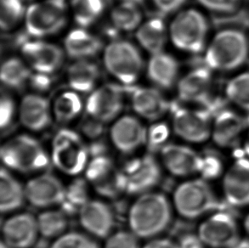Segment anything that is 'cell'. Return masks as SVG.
Masks as SVG:
<instances>
[{
  "label": "cell",
  "instance_id": "1",
  "mask_svg": "<svg viewBox=\"0 0 249 248\" xmlns=\"http://www.w3.org/2000/svg\"><path fill=\"white\" fill-rule=\"evenodd\" d=\"M171 206L164 195L158 192L142 194L128 213V225L138 238L160 235L171 222Z\"/></svg>",
  "mask_w": 249,
  "mask_h": 248
},
{
  "label": "cell",
  "instance_id": "2",
  "mask_svg": "<svg viewBox=\"0 0 249 248\" xmlns=\"http://www.w3.org/2000/svg\"><path fill=\"white\" fill-rule=\"evenodd\" d=\"M0 156L6 168L22 174L43 171L51 161L40 142L27 134L7 141L1 147Z\"/></svg>",
  "mask_w": 249,
  "mask_h": 248
},
{
  "label": "cell",
  "instance_id": "3",
  "mask_svg": "<svg viewBox=\"0 0 249 248\" xmlns=\"http://www.w3.org/2000/svg\"><path fill=\"white\" fill-rule=\"evenodd\" d=\"M249 51V41L243 32L236 29L221 31L216 34L206 51V67L210 70H234L246 61Z\"/></svg>",
  "mask_w": 249,
  "mask_h": 248
},
{
  "label": "cell",
  "instance_id": "4",
  "mask_svg": "<svg viewBox=\"0 0 249 248\" xmlns=\"http://www.w3.org/2000/svg\"><path fill=\"white\" fill-rule=\"evenodd\" d=\"M89 146L79 134L63 128L54 135L51 146V161L65 175H78L89 163Z\"/></svg>",
  "mask_w": 249,
  "mask_h": 248
},
{
  "label": "cell",
  "instance_id": "5",
  "mask_svg": "<svg viewBox=\"0 0 249 248\" xmlns=\"http://www.w3.org/2000/svg\"><path fill=\"white\" fill-rule=\"evenodd\" d=\"M174 205L182 217L191 219L219 208L215 195L203 179L189 180L178 185L174 193Z\"/></svg>",
  "mask_w": 249,
  "mask_h": 248
},
{
  "label": "cell",
  "instance_id": "6",
  "mask_svg": "<svg viewBox=\"0 0 249 248\" xmlns=\"http://www.w3.org/2000/svg\"><path fill=\"white\" fill-rule=\"evenodd\" d=\"M208 29L205 17L199 11L185 10L178 14L172 22V42L180 51L197 54L204 48Z\"/></svg>",
  "mask_w": 249,
  "mask_h": 248
},
{
  "label": "cell",
  "instance_id": "7",
  "mask_svg": "<svg viewBox=\"0 0 249 248\" xmlns=\"http://www.w3.org/2000/svg\"><path fill=\"white\" fill-rule=\"evenodd\" d=\"M104 62L108 71L128 86L137 81L143 67L138 50L127 41L109 44L105 50Z\"/></svg>",
  "mask_w": 249,
  "mask_h": 248
},
{
  "label": "cell",
  "instance_id": "8",
  "mask_svg": "<svg viewBox=\"0 0 249 248\" xmlns=\"http://www.w3.org/2000/svg\"><path fill=\"white\" fill-rule=\"evenodd\" d=\"M26 28L31 36L43 37L56 34L67 22L64 0H45L32 4L26 12Z\"/></svg>",
  "mask_w": 249,
  "mask_h": 248
},
{
  "label": "cell",
  "instance_id": "9",
  "mask_svg": "<svg viewBox=\"0 0 249 248\" xmlns=\"http://www.w3.org/2000/svg\"><path fill=\"white\" fill-rule=\"evenodd\" d=\"M173 128L175 134L184 141L201 143L212 134L211 112L206 108L192 109L171 105Z\"/></svg>",
  "mask_w": 249,
  "mask_h": 248
},
{
  "label": "cell",
  "instance_id": "10",
  "mask_svg": "<svg viewBox=\"0 0 249 248\" xmlns=\"http://www.w3.org/2000/svg\"><path fill=\"white\" fill-rule=\"evenodd\" d=\"M125 180V190L128 194H145L159 185L162 169L152 155L145 154L135 158L122 169Z\"/></svg>",
  "mask_w": 249,
  "mask_h": 248
},
{
  "label": "cell",
  "instance_id": "11",
  "mask_svg": "<svg viewBox=\"0 0 249 248\" xmlns=\"http://www.w3.org/2000/svg\"><path fill=\"white\" fill-rule=\"evenodd\" d=\"M202 243L213 248H231L239 241V230L232 215L219 212L203 222L198 229Z\"/></svg>",
  "mask_w": 249,
  "mask_h": 248
},
{
  "label": "cell",
  "instance_id": "12",
  "mask_svg": "<svg viewBox=\"0 0 249 248\" xmlns=\"http://www.w3.org/2000/svg\"><path fill=\"white\" fill-rule=\"evenodd\" d=\"M124 89L117 85L99 88L88 98V115L104 124L114 120L124 107Z\"/></svg>",
  "mask_w": 249,
  "mask_h": 248
},
{
  "label": "cell",
  "instance_id": "13",
  "mask_svg": "<svg viewBox=\"0 0 249 248\" xmlns=\"http://www.w3.org/2000/svg\"><path fill=\"white\" fill-rule=\"evenodd\" d=\"M66 187L61 180L51 174L34 177L25 186L26 199L36 208H49L61 205L64 200Z\"/></svg>",
  "mask_w": 249,
  "mask_h": 248
},
{
  "label": "cell",
  "instance_id": "14",
  "mask_svg": "<svg viewBox=\"0 0 249 248\" xmlns=\"http://www.w3.org/2000/svg\"><path fill=\"white\" fill-rule=\"evenodd\" d=\"M213 76L209 67H197L179 81L178 93L179 100L187 103H198L209 110Z\"/></svg>",
  "mask_w": 249,
  "mask_h": 248
},
{
  "label": "cell",
  "instance_id": "15",
  "mask_svg": "<svg viewBox=\"0 0 249 248\" xmlns=\"http://www.w3.org/2000/svg\"><path fill=\"white\" fill-rule=\"evenodd\" d=\"M162 164L170 174L184 177L201 171L202 158L191 148L167 144L161 148Z\"/></svg>",
  "mask_w": 249,
  "mask_h": 248
},
{
  "label": "cell",
  "instance_id": "16",
  "mask_svg": "<svg viewBox=\"0 0 249 248\" xmlns=\"http://www.w3.org/2000/svg\"><path fill=\"white\" fill-rule=\"evenodd\" d=\"M21 53L37 72L51 74L61 67L63 52L55 44L43 41H27L21 45Z\"/></svg>",
  "mask_w": 249,
  "mask_h": 248
},
{
  "label": "cell",
  "instance_id": "17",
  "mask_svg": "<svg viewBox=\"0 0 249 248\" xmlns=\"http://www.w3.org/2000/svg\"><path fill=\"white\" fill-rule=\"evenodd\" d=\"M3 242L11 248H29L37 235V218L30 213H20L8 218L2 228Z\"/></svg>",
  "mask_w": 249,
  "mask_h": 248
},
{
  "label": "cell",
  "instance_id": "18",
  "mask_svg": "<svg viewBox=\"0 0 249 248\" xmlns=\"http://www.w3.org/2000/svg\"><path fill=\"white\" fill-rule=\"evenodd\" d=\"M110 135L116 149L122 153L128 154L145 144L147 130L137 118L124 116L112 125Z\"/></svg>",
  "mask_w": 249,
  "mask_h": 248
},
{
  "label": "cell",
  "instance_id": "19",
  "mask_svg": "<svg viewBox=\"0 0 249 248\" xmlns=\"http://www.w3.org/2000/svg\"><path fill=\"white\" fill-rule=\"evenodd\" d=\"M78 218L83 228L98 238L109 237L114 227L113 212L103 201L89 200L78 213Z\"/></svg>",
  "mask_w": 249,
  "mask_h": 248
},
{
  "label": "cell",
  "instance_id": "20",
  "mask_svg": "<svg viewBox=\"0 0 249 248\" xmlns=\"http://www.w3.org/2000/svg\"><path fill=\"white\" fill-rule=\"evenodd\" d=\"M224 192L226 201L235 207L249 205V160H236L224 178Z\"/></svg>",
  "mask_w": 249,
  "mask_h": 248
},
{
  "label": "cell",
  "instance_id": "21",
  "mask_svg": "<svg viewBox=\"0 0 249 248\" xmlns=\"http://www.w3.org/2000/svg\"><path fill=\"white\" fill-rule=\"evenodd\" d=\"M125 91L131 94L132 106L135 112L150 121L159 120L171 107V105L155 89L130 86Z\"/></svg>",
  "mask_w": 249,
  "mask_h": 248
},
{
  "label": "cell",
  "instance_id": "22",
  "mask_svg": "<svg viewBox=\"0 0 249 248\" xmlns=\"http://www.w3.org/2000/svg\"><path fill=\"white\" fill-rule=\"evenodd\" d=\"M248 124L249 121L236 112L222 110L216 114L213 124V139L220 147H233L239 142Z\"/></svg>",
  "mask_w": 249,
  "mask_h": 248
},
{
  "label": "cell",
  "instance_id": "23",
  "mask_svg": "<svg viewBox=\"0 0 249 248\" xmlns=\"http://www.w3.org/2000/svg\"><path fill=\"white\" fill-rule=\"evenodd\" d=\"M20 119L29 130L42 131L51 124L50 104L45 98L37 94H28L20 106Z\"/></svg>",
  "mask_w": 249,
  "mask_h": 248
},
{
  "label": "cell",
  "instance_id": "24",
  "mask_svg": "<svg viewBox=\"0 0 249 248\" xmlns=\"http://www.w3.org/2000/svg\"><path fill=\"white\" fill-rule=\"evenodd\" d=\"M101 48V39L84 29L71 31L65 39V49L68 55L78 61L96 55Z\"/></svg>",
  "mask_w": 249,
  "mask_h": 248
},
{
  "label": "cell",
  "instance_id": "25",
  "mask_svg": "<svg viewBox=\"0 0 249 248\" xmlns=\"http://www.w3.org/2000/svg\"><path fill=\"white\" fill-rule=\"evenodd\" d=\"M178 71V62L175 58L162 52L152 54L147 67L149 78L156 85L163 89H169L173 86Z\"/></svg>",
  "mask_w": 249,
  "mask_h": 248
},
{
  "label": "cell",
  "instance_id": "26",
  "mask_svg": "<svg viewBox=\"0 0 249 248\" xmlns=\"http://www.w3.org/2000/svg\"><path fill=\"white\" fill-rule=\"evenodd\" d=\"M26 199L25 187L5 168L0 173V209L10 213L22 207Z\"/></svg>",
  "mask_w": 249,
  "mask_h": 248
},
{
  "label": "cell",
  "instance_id": "27",
  "mask_svg": "<svg viewBox=\"0 0 249 248\" xmlns=\"http://www.w3.org/2000/svg\"><path fill=\"white\" fill-rule=\"evenodd\" d=\"M99 77L100 70L97 65L86 60L75 62L68 69V83L71 89L77 92H90Z\"/></svg>",
  "mask_w": 249,
  "mask_h": 248
},
{
  "label": "cell",
  "instance_id": "28",
  "mask_svg": "<svg viewBox=\"0 0 249 248\" xmlns=\"http://www.w3.org/2000/svg\"><path fill=\"white\" fill-rule=\"evenodd\" d=\"M136 37L145 51L152 54L161 53L167 39L164 21L160 18H152L147 20L139 28Z\"/></svg>",
  "mask_w": 249,
  "mask_h": 248
},
{
  "label": "cell",
  "instance_id": "29",
  "mask_svg": "<svg viewBox=\"0 0 249 248\" xmlns=\"http://www.w3.org/2000/svg\"><path fill=\"white\" fill-rule=\"evenodd\" d=\"M38 231L45 238H55L64 235L68 228L67 214L63 211L49 210L41 213L37 218Z\"/></svg>",
  "mask_w": 249,
  "mask_h": 248
},
{
  "label": "cell",
  "instance_id": "30",
  "mask_svg": "<svg viewBox=\"0 0 249 248\" xmlns=\"http://www.w3.org/2000/svg\"><path fill=\"white\" fill-rule=\"evenodd\" d=\"M106 4V0H72L75 21L80 27H89L101 17Z\"/></svg>",
  "mask_w": 249,
  "mask_h": 248
},
{
  "label": "cell",
  "instance_id": "31",
  "mask_svg": "<svg viewBox=\"0 0 249 248\" xmlns=\"http://www.w3.org/2000/svg\"><path fill=\"white\" fill-rule=\"evenodd\" d=\"M111 17L118 30L130 32L136 29L142 22V14L137 4L122 2L113 9Z\"/></svg>",
  "mask_w": 249,
  "mask_h": 248
},
{
  "label": "cell",
  "instance_id": "32",
  "mask_svg": "<svg viewBox=\"0 0 249 248\" xmlns=\"http://www.w3.org/2000/svg\"><path fill=\"white\" fill-rule=\"evenodd\" d=\"M89 201L87 183L84 179L77 178L66 188L61 209L67 215L78 213Z\"/></svg>",
  "mask_w": 249,
  "mask_h": 248
},
{
  "label": "cell",
  "instance_id": "33",
  "mask_svg": "<svg viewBox=\"0 0 249 248\" xmlns=\"http://www.w3.org/2000/svg\"><path fill=\"white\" fill-rule=\"evenodd\" d=\"M32 76L30 70L17 58L7 60L1 68V81L7 87L20 89L23 87Z\"/></svg>",
  "mask_w": 249,
  "mask_h": 248
},
{
  "label": "cell",
  "instance_id": "34",
  "mask_svg": "<svg viewBox=\"0 0 249 248\" xmlns=\"http://www.w3.org/2000/svg\"><path fill=\"white\" fill-rule=\"evenodd\" d=\"M82 108L83 103L77 93L65 92L54 102V116L58 122L68 124L80 114Z\"/></svg>",
  "mask_w": 249,
  "mask_h": 248
},
{
  "label": "cell",
  "instance_id": "35",
  "mask_svg": "<svg viewBox=\"0 0 249 248\" xmlns=\"http://www.w3.org/2000/svg\"><path fill=\"white\" fill-rule=\"evenodd\" d=\"M93 186L99 194L108 198L118 197L122 193L126 192L124 176L122 169L117 168H113L100 180L93 184Z\"/></svg>",
  "mask_w": 249,
  "mask_h": 248
},
{
  "label": "cell",
  "instance_id": "36",
  "mask_svg": "<svg viewBox=\"0 0 249 248\" xmlns=\"http://www.w3.org/2000/svg\"><path fill=\"white\" fill-rule=\"evenodd\" d=\"M226 93L230 101L249 111V72L240 74L230 81Z\"/></svg>",
  "mask_w": 249,
  "mask_h": 248
},
{
  "label": "cell",
  "instance_id": "37",
  "mask_svg": "<svg viewBox=\"0 0 249 248\" xmlns=\"http://www.w3.org/2000/svg\"><path fill=\"white\" fill-rule=\"evenodd\" d=\"M21 0H0V26L2 30L12 29L23 17Z\"/></svg>",
  "mask_w": 249,
  "mask_h": 248
},
{
  "label": "cell",
  "instance_id": "38",
  "mask_svg": "<svg viewBox=\"0 0 249 248\" xmlns=\"http://www.w3.org/2000/svg\"><path fill=\"white\" fill-rule=\"evenodd\" d=\"M51 248H100L97 242L79 232H69L58 237Z\"/></svg>",
  "mask_w": 249,
  "mask_h": 248
},
{
  "label": "cell",
  "instance_id": "39",
  "mask_svg": "<svg viewBox=\"0 0 249 248\" xmlns=\"http://www.w3.org/2000/svg\"><path fill=\"white\" fill-rule=\"evenodd\" d=\"M105 248H140L138 237L130 231H118L110 235Z\"/></svg>",
  "mask_w": 249,
  "mask_h": 248
},
{
  "label": "cell",
  "instance_id": "40",
  "mask_svg": "<svg viewBox=\"0 0 249 248\" xmlns=\"http://www.w3.org/2000/svg\"><path fill=\"white\" fill-rule=\"evenodd\" d=\"M169 135V129L164 124H157L150 127L147 131L146 142H148L152 147L162 148L165 144L164 142Z\"/></svg>",
  "mask_w": 249,
  "mask_h": 248
},
{
  "label": "cell",
  "instance_id": "41",
  "mask_svg": "<svg viewBox=\"0 0 249 248\" xmlns=\"http://www.w3.org/2000/svg\"><path fill=\"white\" fill-rule=\"evenodd\" d=\"M199 3L214 12H231L239 5L241 0H198Z\"/></svg>",
  "mask_w": 249,
  "mask_h": 248
},
{
  "label": "cell",
  "instance_id": "42",
  "mask_svg": "<svg viewBox=\"0 0 249 248\" xmlns=\"http://www.w3.org/2000/svg\"><path fill=\"white\" fill-rule=\"evenodd\" d=\"M104 124V123L89 116L81 123L82 133L90 139H97L103 134Z\"/></svg>",
  "mask_w": 249,
  "mask_h": 248
},
{
  "label": "cell",
  "instance_id": "43",
  "mask_svg": "<svg viewBox=\"0 0 249 248\" xmlns=\"http://www.w3.org/2000/svg\"><path fill=\"white\" fill-rule=\"evenodd\" d=\"M15 114V104L12 99L8 96H2L0 102V121L1 128L9 127L13 121Z\"/></svg>",
  "mask_w": 249,
  "mask_h": 248
},
{
  "label": "cell",
  "instance_id": "44",
  "mask_svg": "<svg viewBox=\"0 0 249 248\" xmlns=\"http://www.w3.org/2000/svg\"><path fill=\"white\" fill-rule=\"evenodd\" d=\"M220 170V165L216 158L210 157V158H202V165L201 171L202 175L207 177H213L219 174Z\"/></svg>",
  "mask_w": 249,
  "mask_h": 248
},
{
  "label": "cell",
  "instance_id": "45",
  "mask_svg": "<svg viewBox=\"0 0 249 248\" xmlns=\"http://www.w3.org/2000/svg\"><path fill=\"white\" fill-rule=\"evenodd\" d=\"M30 82L32 86L38 91H45L51 87V79L49 77V74L37 72L30 77Z\"/></svg>",
  "mask_w": 249,
  "mask_h": 248
},
{
  "label": "cell",
  "instance_id": "46",
  "mask_svg": "<svg viewBox=\"0 0 249 248\" xmlns=\"http://www.w3.org/2000/svg\"><path fill=\"white\" fill-rule=\"evenodd\" d=\"M156 6L162 13H172L178 10L185 3V0H152Z\"/></svg>",
  "mask_w": 249,
  "mask_h": 248
},
{
  "label": "cell",
  "instance_id": "47",
  "mask_svg": "<svg viewBox=\"0 0 249 248\" xmlns=\"http://www.w3.org/2000/svg\"><path fill=\"white\" fill-rule=\"evenodd\" d=\"M143 248H180L178 243L167 238H159L147 242Z\"/></svg>",
  "mask_w": 249,
  "mask_h": 248
},
{
  "label": "cell",
  "instance_id": "48",
  "mask_svg": "<svg viewBox=\"0 0 249 248\" xmlns=\"http://www.w3.org/2000/svg\"><path fill=\"white\" fill-rule=\"evenodd\" d=\"M203 244L202 241L199 238L198 235H185L178 244L180 248H202Z\"/></svg>",
  "mask_w": 249,
  "mask_h": 248
},
{
  "label": "cell",
  "instance_id": "49",
  "mask_svg": "<svg viewBox=\"0 0 249 248\" xmlns=\"http://www.w3.org/2000/svg\"><path fill=\"white\" fill-rule=\"evenodd\" d=\"M89 156H92L93 158L99 157V156H104L106 155V146L104 144L99 143V142H94L89 146Z\"/></svg>",
  "mask_w": 249,
  "mask_h": 248
},
{
  "label": "cell",
  "instance_id": "50",
  "mask_svg": "<svg viewBox=\"0 0 249 248\" xmlns=\"http://www.w3.org/2000/svg\"><path fill=\"white\" fill-rule=\"evenodd\" d=\"M231 248H249V240L240 241L236 245L234 246Z\"/></svg>",
  "mask_w": 249,
  "mask_h": 248
},
{
  "label": "cell",
  "instance_id": "51",
  "mask_svg": "<svg viewBox=\"0 0 249 248\" xmlns=\"http://www.w3.org/2000/svg\"><path fill=\"white\" fill-rule=\"evenodd\" d=\"M122 1H123V2H128V3H135V4L140 5V4H142L145 0H122Z\"/></svg>",
  "mask_w": 249,
  "mask_h": 248
},
{
  "label": "cell",
  "instance_id": "52",
  "mask_svg": "<svg viewBox=\"0 0 249 248\" xmlns=\"http://www.w3.org/2000/svg\"><path fill=\"white\" fill-rule=\"evenodd\" d=\"M248 121H249V120H248ZM245 151H246L247 154H249V135H248V138H247L246 143H245Z\"/></svg>",
  "mask_w": 249,
  "mask_h": 248
},
{
  "label": "cell",
  "instance_id": "53",
  "mask_svg": "<svg viewBox=\"0 0 249 248\" xmlns=\"http://www.w3.org/2000/svg\"><path fill=\"white\" fill-rule=\"evenodd\" d=\"M245 228L246 230L249 234V215L247 217L246 220H245Z\"/></svg>",
  "mask_w": 249,
  "mask_h": 248
},
{
  "label": "cell",
  "instance_id": "54",
  "mask_svg": "<svg viewBox=\"0 0 249 248\" xmlns=\"http://www.w3.org/2000/svg\"><path fill=\"white\" fill-rule=\"evenodd\" d=\"M0 248H11L9 247V246L6 245L4 242H1V245H0Z\"/></svg>",
  "mask_w": 249,
  "mask_h": 248
},
{
  "label": "cell",
  "instance_id": "55",
  "mask_svg": "<svg viewBox=\"0 0 249 248\" xmlns=\"http://www.w3.org/2000/svg\"><path fill=\"white\" fill-rule=\"evenodd\" d=\"M64 1H65V0H64Z\"/></svg>",
  "mask_w": 249,
  "mask_h": 248
}]
</instances>
